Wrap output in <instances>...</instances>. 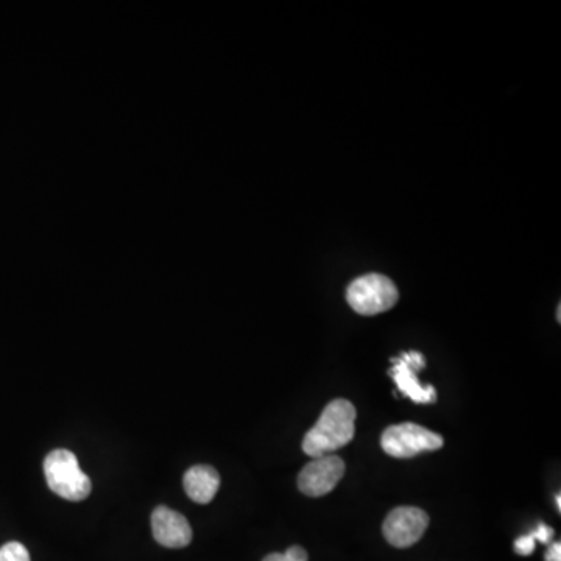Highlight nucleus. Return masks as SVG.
Here are the masks:
<instances>
[{
  "instance_id": "nucleus-13",
  "label": "nucleus",
  "mask_w": 561,
  "mask_h": 561,
  "mask_svg": "<svg viewBox=\"0 0 561 561\" xmlns=\"http://www.w3.org/2000/svg\"><path fill=\"white\" fill-rule=\"evenodd\" d=\"M535 540L540 541V543L547 544L554 537V529L552 527L546 526V524H538L537 529L530 532Z\"/></svg>"
},
{
  "instance_id": "nucleus-10",
  "label": "nucleus",
  "mask_w": 561,
  "mask_h": 561,
  "mask_svg": "<svg viewBox=\"0 0 561 561\" xmlns=\"http://www.w3.org/2000/svg\"><path fill=\"white\" fill-rule=\"evenodd\" d=\"M0 561H30V554L24 544L11 541L0 547Z\"/></svg>"
},
{
  "instance_id": "nucleus-9",
  "label": "nucleus",
  "mask_w": 561,
  "mask_h": 561,
  "mask_svg": "<svg viewBox=\"0 0 561 561\" xmlns=\"http://www.w3.org/2000/svg\"><path fill=\"white\" fill-rule=\"evenodd\" d=\"M187 496L197 504H209L220 488V476L212 466L197 465L187 470L183 479Z\"/></svg>"
},
{
  "instance_id": "nucleus-16",
  "label": "nucleus",
  "mask_w": 561,
  "mask_h": 561,
  "mask_svg": "<svg viewBox=\"0 0 561 561\" xmlns=\"http://www.w3.org/2000/svg\"><path fill=\"white\" fill-rule=\"evenodd\" d=\"M560 317H561V307L558 306V311H557L558 322H560Z\"/></svg>"
},
{
  "instance_id": "nucleus-11",
  "label": "nucleus",
  "mask_w": 561,
  "mask_h": 561,
  "mask_svg": "<svg viewBox=\"0 0 561 561\" xmlns=\"http://www.w3.org/2000/svg\"><path fill=\"white\" fill-rule=\"evenodd\" d=\"M309 555L301 546H292L284 554H270L262 561H307Z\"/></svg>"
},
{
  "instance_id": "nucleus-6",
  "label": "nucleus",
  "mask_w": 561,
  "mask_h": 561,
  "mask_svg": "<svg viewBox=\"0 0 561 561\" xmlns=\"http://www.w3.org/2000/svg\"><path fill=\"white\" fill-rule=\"evenodd\" d=\"M345 476V462L339 456L318 457L307 463L298 476V488L311 498H322L331 493Z\"/></svg>"
},
{
  "instance_id": "nucleus-1",
  "label": "nucleus",
  "mask_w": 561,
  "mask_h": 561,
  "mask_svg": "<svg viewBox=\"0 0 561 561\" xmlns=\"http://www.w3.org/2000/svg\"><path fill=\"white\" fill-rule=\"evenodd\" d=\"M356 417V407L350 401L334 399L304 437V454L318 459L348 445L356 432Z\"/></svg>"
},
{
  "instance_id": "nucleus-7",
  "label": "nucleus",
  "mask_w": 561,
  "mask_h": 561,
  "mask_svg": "<svg viewBox=\"0 0 561 561\" xmlns=\"http://www.w3.org/2000/svg\"><path fill=\"white\" fill-rule=\"evenodd\" d=\"M429 526V516L418 507H398L385 518L382 532L385 540L399 549L417 544Z\"/></svg>"
},
{
  "instance_id": "nucleus-5",
  "label": "nucleus",
  "mask_w": 561,
  "mask_h": 561,
  "mask_svg": "<svg viewBox=\"0 0 561 561\" xmlns=\"http://www.w3.org/2000/svg\"><path fill=\"white\" fill-rule=\"evenodd\" d=\"M393 367L390 368V376L395 381L399 392L417 404L437 403V390L434 385L421 384L418 379V371L426 367V360L421 353L412 351L404 353L392 359Z\"/></svg>"
},
{
  "instance_id": "nucleus-15",
  "label": "nucleus",
  "mask_w": 561,
  "mask_h": 561,
  "mask_svg": "<svg viewBox=\"0 0 561 561\" xmlns=\"http://www.w3.org/2000/svg\"><path fill=\"white\" fill-rule=\"evenodd\" d=\"M557 509H558V512H561V496H560V494H557Z\"/></svg>"
},
{
  "instance_id": "nucleus-12",
  "label": "nucleus",
  "mask_w": 561,
  "mask_h": 561,
  "mask_svg": "<svg viewBox=\"0 0 561 561\" xmlns=\"http://www.w3.org/2000/svg\"><path fill=\"white\" fill-rule=\"evenodd\" d=\"M535 543L537 540L533 538L532 533L529 535H524V537H519L515 541V552L516 554L523 555V557H529L535 551Z\"/></svg>"
},
{
  "instance_id": "nucleus-3",
  "label": "nucleus",
  "mask_w": 561,
  "mask_h": 561,
  "mask_svg": "<svg viewBox=\"0 0 561 561\" xmlns=\"http://www.w3.org/2000/svg\"><path fill=\"white\" fill-rule=\"evenodd\" d=\"M399 300L392 279L379 273H368L354 279L346 290V301L360 315H378L390 311Z\"/></svg>"
},
{
  "instance_id": "nucleus-2",
  "label": "nucleus",
  "mask_w": 561,
  "mask_h": 561,
  "mask_svg": "<svg viewBox=\"0 0 561 561\" xmlns=\"http://www.w3.org/2000/svg\"><path fill=\"white\" fill-rule=\"evenodd\" d=\"M47 485L66 501L78 502L91 494V479L80 470L77 457L68 449H55L44 460Z\"/></svg>"
},
{
  "instance_id": "nucleus-8",
  "label": "nucleus",
  "mask_w": 561,
  "mask_h": 561,
  "mask_svg": "<svg viewBox=\"0 0 561 561\" xmlns=\"http://www.w3.org/2000/svg\"><path fill=\"white\" fill-rule=\"evenodd\" d=\"M152 530L155 540L169 549H181L192 541L191 524L181 513L164 505L152 513Z\"/></svg>"
},
{
  "instance_id": "nucleus-4",
  "label": "nucleus",
  "mask_w": 561,
  "mask_h": 561,
  "mask_svg": "<svg viewBox=\"0 0 561 561\" xmlns=\"http://www.w3.org/2000/svg\"><path fill=\"white\" fill-rule=\"evenodd\" d=\"M445 440L437 432L415 423L396 424L385 429L381 446L385 454L395 459H410L424 451L443 448Z\"/></svg>"
},
{
  "instance_id": "nucleus-14",
  "label": "nucleus",
  "mask_w": 561,
  "mask_h": 561,
  "mask_svg": "<svg viewBox=\"0 0 561 561\" xmlns=\"http://www.w3.org/2000/svg\"><path fill=\"white\" fill-rule=\"evenodd\" d=\"M546 561H561V544L554 543L547 549Z\"/></svg>"
}]
</instances>
